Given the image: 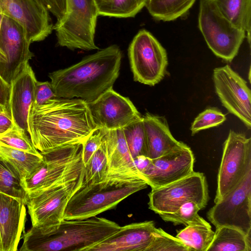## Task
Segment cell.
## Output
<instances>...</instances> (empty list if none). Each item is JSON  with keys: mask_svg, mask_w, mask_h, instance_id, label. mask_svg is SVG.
<instances>
[{"mask_svg": "<svg viewBox=\"0 0 251 251\" xmlns=\"http://www.w3.org/2000/svg\"><path fill=\"white\" fill-rule=\"evenodd\" d=\"M28 131L40 152L59 147L82 144L97 128L87 103L78 98L57 97L44 104H31Z\"/></svg>", "mask_w": 251, "mask_h": 251, "instance_id": "cell-1", "label": "cell"}, {"mask_svg": "<svg viewBox=\"0 0 251 251\" xmlns=\"http://www.w3.org/2000/svg\"><path fill=\"white\" fill-rule=\"evenodd\" d=\"M122 53L117 45H110L86 56L68 68L49 74L56 96L95 101L112 88L119 75Z\"/></svg>", "mask_w": 251, "mask_h": 251, "instance_id": "cell-2", "label": "cell"}, {"mask_svg": "<svg viewBox=\"0 0 251 251\" xmlns=\"http://www.w3.org/2000/svg\"><path fill=\"white\" fill-rule=\"evenodd\" d=\"M115 222L96 216L63 220L54 227L33 226L24 232L20 251H88L119 229Z\"/></svg>", "mask_w": 251, "mask_h": 251, "instance_id": "cell-3", "label": "cell"}, {"mask_svg": "<svg viewBox=\"0 0 251 251\" xmlns=\"http://www.w3.org/2000/svg\"><path fill=\"white\" fill-rule=\"evenodd\" d=\"M148 185L144 179L129 182L83 181L68 201L64 219H85L96 216L113 209L124 199L146 188Z\"/></svg>", "mask_w": 251, "mask_h": 251, "instance_id": "cell-4", "label": "cell"}, {"mask_svg": "<svg viewBox=\"0 0 251 251\" xmlns=\"http://www.w3.org/2000/svg\"><path fill=\"white\" fill-rule=\"evenodd\" d=\"M40 152L43 161L23 180L27 195L70 183L84 174L82 144L63 146Z\"/></svg>", "mask_w": 251, "mask_h": 251, "instance_id": "cell-5", "label": "cell"}, {"mask_svg": "<svg viewBox=\"0 0 251 251\" xmlns=\"http://www.w3.org/2000/svg\"><path fill=\"white\" fill-rule=\"evenodd\" d=\"M99 16L96 0H65V13L53 27L58 44L71 50L99 49L95 42Z\"/></svg>", "mask_w": 251, "mask_h": 251, "instance_id": "cell-6", "label": "cell"}, {"mask_svg": "<svg viewBox=\"0 0 251 251\" xmlns=\"http://www.w3.org/2000/svg\"><path fill=\"white\" fill-rule=\"evenodd\" d=\"M198 25L214 54L226 61H232L238 52L246 32L225 18L211 0H200Z\"/></svg>", "mask_w": 251, "mask_h": 251, "instance_id": "cell-7", "label": "cell"}, {"mask_svg": "<svg viewBox=\"0 0 251 251\" xmlns=\"http://www.w3.org/2000/svg\"><path fill=\"white\" fill-rule=\"evenodd\" d=\"M148 196L149 208L158 214L173 212L189 201H195L202 209L209 200L204 175L194 171L176 181L152 188Z\"/></svg>", "mask_w": 251, "mask_h": 251, "instance_id": "cell-8", "label": "cell"}, {"mask_svg": "<svg viewBox=\"0 0 251 251\" xmlns=\"http://www.w3.org/2000/svg\"><path fill=\"white\" fill-rule=\"evenodd\" d=\"M128 54L135 81L154 86L165 76L168 65L166 50L149 31H138L129 46Z\"/></svg>", "mask_w": 251, "mask_h": 251, "instance_id": "cell-9", "label": "cell"}, {"mask_svg": "<svg viewBox=\"0 0 251 251\" xmlns=\"http://www.w3.org/2000/svg\"><path fill=\"white\" fill-rule=\"evenodd\" d=\"M251 171V139L230 130L223 146L214 203L233 189Z\"/></svg>", "mask_w": 251, "mask_h": 251, "instance_id": "cell-10", "label": "cell"}, {"mask_svg": "<svg viewBox=\"0 0 251 251\" xmlns=\"http://www.w3.org/2000/svg\"><path fill=\"white\" fill-rule=\"evenodd\" d=\"M207 217L216 227H234L251 237V171L233 189L215 203Z\"/></svg>", "mask_w": 251, "mask_h": 251, "instance_id": "cell-11", "label": "cell"}, {"mask_svg": "<svg viewBox=\"0 0 251 251\" xmlns=\"http://www.w3.org/2000/svg\"><path fill=\"white\" fill-rule=\"evenodd\" d=\"M84 174L70 183L27 195L26 205L32 226L50 227L64 220L67 203L84 180Z\"/></svg>", "mask_w": 251, "mask_h": 251, "instance_id": "cell-12", "label": "cell"}, {"mask_svg": "<svg viewBox=\"0 0 251 251\" xmlns=\"http://www.w3.org/2000/svg\"><path fill=\"white\" fill-rule=\"evenodd\" d=\"M24 27L4 16L0 31V76L10 86L33 56Z\"/></svg>", "mask_w": 251, "mask_h": 251, "instance_id": "cell-13", "label": "cell"}, {"mask_svg": "<svg viewBox=\"0 0 251 251\" xmlns=\"http://www.w3.org/2000/svg\"><path fill=\"white\" fill-rule=\"evenodd\" d=\"M213 79L222 105L250 129L251 94L247 82L228 65L215 68Z\"/></svg>", "mask_w": 251, "mask_h": 251, "instance_id": "cell-14", "label": "cell"}, {"mask_svg": "<svg viewBox=\"0 0 251 251\" xmlns=\"http://www.w3.org/2000/svg\"><path fill=\"white\" fill-rule=\"evenodd\" d=\"M87 103L97 127L107 130L123 128L142 117L128 98L112 88Z\"/></svg>", "mask_w": 251, "mask_h": 251, "instance_id": "cell-15", "label": "cell"}, {"mask_svg": "<svg viewBox=\"0 0 251 251\" xmlns=\"http://www.w3.org/2000/svg\"><path fill=\"white\" fill-rule=\"evenodd\" d=\"M0 8L24 27L30 44L45 40L53 30L49 11L37 0H0Z\"/></svg>", "mask_w": 251, "mask_h": 251, "instance_id": "cell-16", "label": "cell"}, {"mask_svg": "<svg viewBox=\"0 0 251 251\" xmlns=\"http://www.w3.org/2000/svg\"><path fill=\"white\" fill-rule=\"evenodd\" d=\"M194 162L192 151L185 144L153 159L152 165L144 175V178L151 189L158 188L192 173Z\"/></svg>", "mask_w": 251, "mask_h": 251, "instance_id": "cell-17", "label": "cell"}, {"mask_svg": "<svg viewBox=\"0 0 251 251\" xmlns=\"http://www.w3.org/2000/svg\"><path fill=\"white\" fill-rule=\"evenodd\" d=\"M107 159V170L103 180L129 182L145 180L134 164L122 128L107 130L103 136Z\"/></svg>", "mask_w": 251, "mask_h": 251, "instance_id": "cell-18", "label": "cell"}, {"mask_svg": "<svg viewBox=\"0 0 251 251\" xmlns=\"http://www.w3.org/2000/svg\"><path fill=\"white\" fill-rule=\"evenodd\" d=\"M155 229L152 221L121 226L118 230L88 251H148Z\"/></svg>", "mask_w": 251, "mask_h": 251, "instance_id": "cell-19", "label": "cell"}, {"mask_svg": "<svg viewBox=\"0 0 251 251\" xmlns=\"http://www.w3.org/2000/svg\"><path fill=\"white\" fill-rule=\"evenodd\" d=\"M25 204L19 199L0 193V251H16L25 232Z\"/></svg>", "mask_w": 251, "mask_h": 251, "instance_id": "cell-20", "label": "cell"}, {"mask_svg": "<svg viewBox=\"0 0 251 251\" xmlns=\"http://www.w3.org/2000/svg\"><path fill=\"white\" fill-rule=\"evenodd\" d=\"M36 81L34 73L28 63L10 85L9 107L12 120L17 127L27 134L28 111L34 101Z\"/></svg>", "mask_w": 251, "mask_h": 251, "instance_id": "cell-21", "label": "cell"}, {"mask_svg": "<svg viewBox=\"0 0 251 251\" xmlns=\"http://www.w3.org/2000/svg\"><path fill=\"white\" fill-rule=\"evenodd\" d=\"M142 118L150 158H156L185 144L174 137L164 117L147 113Z\"/></svg>", "mask_w": 251, "mask_h": 251, "instance_id": "cell-22", "label": "cell"}, {"mask_svg": "<svg viewBox=\"0 0 251 251\" xmlns=\"http://www.w3.org/2000/svg\"><path fill=\"white\" fill-rule=\"evenodd\" d=\"M220 13L235 26L247 33L251 44V0H211Z\"/></svg>", "mask_w": 251, "mask_h": 251, "instance_id": "cell-23", "label": "cell"}, {"mask_svg": "<svg viewBox=\"0 0 251 251\" xmlns=\"http://www.w3.org/2000/svg\"><path fill=\"white\" fill-rule=\"evenodd\" d=\"M251 237L239 229L228 226L216 227L207 251H251Z\"/></svg>", "mask_w": 251, "mask_h": 251, "instance_id": "cell-24", "label": "cell"}, {"mask_svg": "<svg viewBox=\"0 0 251 251\" xmlns=\"http://www.w3.org/2000/svg\"><path fill=\"white\" fill-rule=\"evenodd\" d=\"M196 0H148L145 7L154 19L171 21L185 15Z\"/></svg>", "mask_w": 251, "mask_h": 251, "instance_id": "cell-25", "label": "cell"}, {"mask_svg": "<svg viewBox=\"0 0 251 251\" xmlns=\"http://www.w3.org/2000/svg\"><path fill=\"white\" fill-rule=\"evenodd\" d=\"M0 156L18 173L22 180L30 175L43 161L38 155L0 144Z\"/></svg>", "mask_w": 251, "mask_h": 251, "instance_id": "cell-26", "label": "cell"}, {"mask_svg": "<svg viewBox=\"0 0 251 251\" xmlns=\"http://www.w3.org/2000/svg\"><path fill=\"white\" fill-rule=\"evenodd\" d=\"M214 235L210 225L188 226L178 231L176 237L179 239L189 251H207Z\"/></svg>", "mask_w": 251, "mask_h": 251, "instance_id": "cell-27", "label": "cell"}, {"mask_svg": "<svg viewBox=\"0 0 251 251\" xmlns=\"http://www.w3.org/2000/svg\"><path fill=\"white\" fill-rule=\"evenodd\" d=\"M0 193L17 198L25 205L27 194L18 173L0 156Z\"/></svg>", "mask_w": 251, "mask_h": 251, "instance_id": "cell-28", "label": "cell"}, {"mask_svg": "<svg viewBox=\"0 0 251 251\" xmlns=\"http://www.w3.org/2000/svg\"><path fill=\"white\" fill-rule=\"evenodd\" d=\"M148 0H108L97 3L99 16L116 18L135 17L144 7Z\"/></svg>", "mask_w": 251, "mask_h": 251, "instance_id": "cell-29", "label": "cell"}, {"mask_svg": "<svg viewBox=\"0 0 251 251\" xmlns=\"http://www.w3.org/2000/svg\"><path fill=\"white\" fill-rule=\"evenodd\" d=\"M201 209L196 202L189 201L183 204L178 209L173 212L164 213L159 215L164 221L172 222L175 225L181 224L186 226L210 225L198 214V212Z\"/></svg>", "mask_w": 251, "mask_h": 251, "instance_id": "cell-30", "label": "cell"}, {"mask_svg": "<svg viewBox=\"0 0 251 251\" xmlns=\"http://www.w3.org/2000/svg\"><path fill=\"white\" fill-rule=\"evenodd\" d=\"M122 129L132 157L148 156L147 138L142 117Z\"/></svg>", "mask_w": 251, "mask_h": 251, "instance_id": "cell-31", "label": "cell"}, {"mask_svg": "<svg viewBox=\"0 0 251 251\" xmlns=\"http://www.w3.org/2000/svg\"><path fill=\"white\" fill-rule=\"evenodd\" d=\"M107 170V159L104 143L94 153L84 167V182L96 183L104 179Z\"/></svg>", "mask_w": 251, "mask_h": 251, "instance_id": "cell-32", "label": "cell"}, {"mask_svg": "<svg viewBox=\"0 0 251 251\" xmlns=\"http://www.w3.org/2000/svg\"><path fill=\"white\" fill-rule=\"evenodd\" d=\"M0 144L34 154L41 155L40 151L33 146L27 134L15 126L0 135Z\"/></svg>", "mask_w": 251, "mask_h": 251, "instance_id": "cell-33", "label": "cell"}, {"mask_svg": "<svg viewBox=\"0 0 251 251\" xmlns=\"http://www.w3.org/2000/svg\"><path fill=\"white\" fill-rule=\"evenodd\" d=\"M148 251H189V250L176 237L171 235L161 228H156Z\"/></svg>", "mask_w": 251, "mask_h": 251, "instance_id": "cell-34", "label": "cell"}, {"mask_svg": "<svg viewBox=\"0 0 251 251\" xmlns=\"http://www.w3.org/2000/svg\"><path fill=\"white\" fill-rule=\"evenodd\" d=\"M226 120V116L218 109L211 107L206 109L195 119L190 129L194 135L199 131L218 126Z\"/></svg>", "mask_w": 251, "mask_h": 251, "instance_id": "cell-35", "label": "cell"}, {"mask_svg": "<svg viewBox=\"0 0 251 251\" xmlns=\"http://www.w3.org/2000/svg\"><path fill=\"white\" fill-rule=\"evenodd\" d=\"M107 130L102 128H97L82 143V158L84 166L101 145L103 136Z\"/></svg>", "mask_w": 251, "mask_h": 251, "instance_id": "cell-36", "label": "cell"}, {"mask_svg": "<svg viewBox=\"0 0 251 251\" xmlns=\"http://www.w3.org/2000/svg\"><path fill=\"white\" fill-rule=\"evenodd\" d=\"M51 84L49 81L37 80L34 90V99L32 104L36 106L42 105L50 100L57 98Z\"/></svg>", "mask_w": 251, "mask_h": 251, "instance_id": "cell-37", "label": "cell"}, {"mask_svg": "<svg viewBox=\"0 0 251 251\" xmlns=\"http://www.w3.org/2000/svg\"><path fill=\"white\" fill-rule=\"evenodd\" d=\"M56 19H61L65 11V0H37Z\"/></svg>", "mask_w": 251, "mask_h": 251, "instance_id": "cell-38", "label": "cell"}, {"mask_svg": "<svg viewBox=\"0 0 251 251\" xmlns=\"http://www.w3.org/2000/svg\"><path fill=\"white\" fill-rule=\"evenodd\" d=\"M10 89V86L0 76V106L11 116L9 107Z\"/></svg>", "mask_w": 251, "mask_h": 251, "instance_id": "cell-39", "label": "cell"}, {"mask_svg": "<svg viewBox=\"0 0 251 251\" xmlns=\"http://www.w3.org/2000/svg\"><path fill=\"white\" fill-rule=\"evenodd\" d=\"M133 159L135 168L144 178V175L149 170L152 165V159L144 155L136 157Z\"/></svg>", "mask_w": 251, "mask_h": 251, "instance_id": "cell-40", "label": "cell"}, {"mask_svg": "<svg viewBox=\"0 0 251 251\" xmlns=\"http://www.w3.org/2000/svg\"><path fill=\"white\" fill-rule=\"evenodd\" d=\"M11 116L4 111H0V135L9 130L14 126Z\"/></svg>", "mask_w": 251, "mask_h": 251, "instance_id": "cell-41", "label": "cell"}, {"mask_svg": "<svg viewBox=\"0 0 251 251\" xmlns=\"http://www.w3.org/2000/svg\"><path fill=\"white\" fill-rule=\"evenodd\" d=\"M4 16V15L3 13H2V12H0V31L2 22Z\"/></svg>", "mask_w": 251, "mask_h": 251, "instance_id": "cell-42", "label": "cell"}, {"mask_svg": "<svg viewBox=\"0 0 251 251\" xmlns=\"http://www.w3.org/2000/svg\"><path fill=\"white\" fill-rule=\"evenodd\" d=\"M97 3H100L106 1L108 0H96Z\"/></svg>", "mask_w": 251, "mask_h": 251, "instance_id": "cell-43", "label": "cell"}, {"mask_svg": "<svg viewBox=\"0 0 251 251\" xmlns=\"http://www.w3.org/2000/svg\"><path fill=\"white\" fill-rule=\"evenodd\" d=\"M250 77H251V69H250L249 73V78L250 81L251 80Z\"/></svg>", "mask_w": 251, "mask_h": 251, "instance_id": "cell-44", "label": "cell"}, {"mask_svg": "<svg viewBox=\"0 0 251 251\" xmlns=\"http://www.w3.org/2000/svg\"><path fill=\"white\" fill-rule=\"evenodd\" d=\"M0 111H4L3 109L0 106Z\"/></svg>", "mask_w": 251, "mask_h": 251, "instance_id": "cell-45", "label": "cell"}, {"mask_svg": "<svg viewBox=\"0 0 251 251\" xmlns=\"http://www.w3.org/2000/svg\"><path fill=\"white\" fill-rule=\"evenodd\" d=\"M0 12H1V9H0Z\"/></svg>", "mask_w": 251, "mask_h": 251, "instance_id": "cell-46", "label": "cell"}, {"mask_svg": "<svg viewBox=\"0 0 251 251\" xmlns=\"http://www.w3.org/2000/svg\"></svg>", "mask_w": 251, "mask_h": 251, "instance_id": "cell-47", "label": "cell"}]
</instances>
